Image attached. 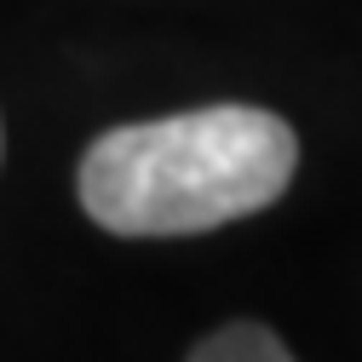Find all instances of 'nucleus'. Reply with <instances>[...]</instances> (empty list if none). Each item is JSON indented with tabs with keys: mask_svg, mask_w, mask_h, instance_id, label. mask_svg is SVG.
Instances as JSON below:
<instances>
[{
	"mask_svg": "<svg viewBox=\"0 0 362 362\" xmlns=\"http://www.w3.org/2000/svg\"><path fill=\"white\" fill-rule=\"evenodd\" d=\"M299 139L259 104L132 121L86 144L81 207L110 236H202L282 202Z\"/></svg>",
	"mask_w": 362,
	"mask_h": 362,
	"instance_id": "f257e3e1",
	"label": "nucleus"
},
{
	"mask_svg": "<svg viewBox=\"0 0 362 362\" xmlns=\"http://www.w3.org/2000/svg\"><path fill=\"white\" fill-rule=\"evenodd\" d=\"M190 362H299V356L270 334L264 322H230V328L207 334L190 351Z\"/></svg>",
	"mask_w": 362,
	"mask_h": 362,
	"instance_id": "f03ea898",
	"label": "nucleus"
}]
</instances>
